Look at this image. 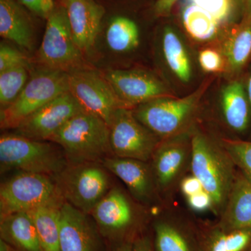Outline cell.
<instances>
[{"mask_svg":"<svg viewBox=\"0 0 251 251\" xmlns=\"http://www.w3.org/2000/svg\"><path fill=\"white\" fill-rule=\"evenodd\" d=\"M237 168L230 155L214 133L198 123L192 135L191 174L201 181L212 200L211 212L219 218L233 187Z\"/></svg>","mask_w":251,"mask_h":251,"instance_id":"obj_1","label":"cell"},{"mask_svg":"<svg viewBox=\"0 0 251 251\" xmlns=\"http://www.w3.org/2000/svg\"><path fill=\"white\" fill-rule=\"evenodd\" d=\"M211 82L182 98L165 97L153 99L133 109L135 117L160 140L187 133L199 123L201 102Z\"/></svg>","mask_w":251,"mask_h":251,"instance_id":"obj_2","label":"cell"},{"mask_svg":"<svg viewBox=\"0 0 251 251\" xmlns=\"http://www.w3.org/2000/svg\"><path fill=\"white\" fill-rule=\"evenodd\" d=\"M49 141L62 148L69 164L97 163L112 153L109 126L85 111L73 117Z\"/></svg>","mask_w":251,"mask_h":251,"instance_id":"obj_3","label":"cell"},{"mask_svg":"<svg viewBox=\"0 0 251 251\" xmlns=\"http://www.w3.org/2000/svg\"><path fill=\"white\" fill-rule=\"evenodd\" d=\"M1 173L19 170L52 176L69 165L65 154L51 144L18 134H4L0 138Z\"/></svg>","mask_w":251,"mask_h":251,"instance_id":"obj_4","label":"cell"},{"mask_svg":"<svg viewBox=\"0 0 251 251\" xmlns=\"http://www.w3.org/2000/svg\"><path fill=\"white\" fill-rule=\"evenodd\" d=\"M148 208L120 187H113L92 211L103 235L120 242H133L148 218Z\"/></svg>","mask_w":251,"mask_h":251,"instance_id":"obj_5","label":"cell"},{"mask_svg":"<svg viewBox=\"0 0 251 251\" xmlns=\"http://www.w3.org/2000/svg\"><path fill=\"white\" fill-rule=\"evenodd\" d=\"M194 128L162 140L150 161L157 189L166 205L175 202L181 181L191 173Z\"/></svg>","mask_w":251,"mask_h":251,"instance_id":"obj_6","label":"cell"},{"mask_svg":"<svg viewBox=\"0 0 251 251\" xmlns=\"http://www.w3.org/2000/svg\"><path fill=\"white\" fill-rule=\"evenodd\" d=\"M69 92V73L42 67L32 74L14 103L1 110V128H16L31 114Z\"/></svg>","mask_w":251,"mask_h":251,"instance_id":"obj_7","label":"cell"},{"mask_svg":"<svg viewBox=\"0 0 251 251\" xmlns=\"http://www.w3.org/2000/svg\"><path fill=\"white\" fill-rule=\"evenodd\" d=\"M82 52L73 36L65 7L54 8L47 18L45 32L38 50L42 67L67 73L87 69Z\"/></svg>","mask_w":251,"mask_h":251,"instance_id":"obj_8","label":"cell"},{"mask_svg":"<svg viewBox=\"0 0 251 251\" xmlns=\"http://www.w3.org/2000/svg\"><path fill=\"white\" fill-rule=\"evenodd\" d=\"M53 178L64 201L87 214L92 213L110 186L108 174L97 163L69 164Z\"/></svg>","mask_w":251,"mask_h":251,"instance_id":"obj_9","label":"cell"},{"mask_svg":"<svg viewBox=\"0 0 251 251\" xmlns=\"http://www.w3.org/2000/svg\"><path fill=\"white\" fill-rule=\"evenodd\" d=\"M64 201L54 180L46 175L22 172L0 188V215L29 212L36 208Z\"/></svg>","mask_w":251,"mask_h":251,"instance_id":"obj_10","label":"cell"},{"mask_svg":"<svg viewBox=\"0 0 251 251\" xmlns=\"http://www.w3.org/2000/svg\"><path fill=\"white\" fill-rule=\"evenodd\" d=\"M152 221L155 251H201L198 219L176 204L158 211Z\"/></svg>","mask_w":251,"mask_h":251,"instance_id":"obj_11","label":"cell"},{"mask_svg":"<svg viewBox=\"0 0 251 251\" xmlns=\"http://www.w3.org/2000/svg\"><path fill=\"white\" fill-rule=\"evenodd\" d=\"M109 128L112 152L120 158L149 162L161 142L135 117L133 109L117 110Z\"/></svg>","mask_w":251,"mask_h":251,"instance_id":"obj_12","label":"cell"},{"mask_svg":"<svg viewBox=\"0 0 251 251\" xmlns=\"http://www.w3.org/2000/svg\"><path fill=\"white\" fill-rule=\"evenodd\" d=\"M69 91L85 112L108 126L117 110L126 108L105 77L90 68L69 73Z\"/></svg>","mask_w":251,"mask_h":251,"instance_id":"obj_13","label":"cell"},{"mask_svg":"<svg viewBox=\"0 0 251 251\" xmlns=\"http://www.w3.org/2000/svg\"><path fill=\"white\" fill-rule=\"evenodd\" d=\"M104 77L128 108L133 109L161 97H175L163 80L147 71L110 69Z\"/></svg>","mask_w":251,"mask_h":251,"instance_id":"obj_14","label":"cell"},{"mask_svg":"<svg viewBox=\"0 0 251 251\" xmlns=\"http://www.w3.org/2000/svg\"><path fill=\"white\" fill-rule=\"evenodd\" d=\"M104 168L117 176L135 201L157 211L167 206L158 193L150 161L109 156L102 161Z\"/></svg>","mask_w":251,"mask_h":251,"instance_id":"obj_15","label":"cell"},{"mask_svg":"<svg viewBox=\"0 0 251 251\" xmlns=\"http://www.w3.org/2000/svg\"><path fill=\"white\" fill-rule=\"evenodd\" d=\"M85 111L70 92L63 94L23 120L16 134L30 139L49 140L73 117Z\"/></svg>","mask_w":251,"mask_h":251,"instance_id":"obj_16","label":"cell"},{"mask_svg":"<svg viewBox=\"0 0 251 251\" xmlns=\"http://www.w3.org/2000/svg\"><path fill=\"white\" fill-rule=\"evenodd\" d=\"M218 119L229 133L227 139H242L251 132V108L245 83L239 80L228 82L220 96Z\"/></svg>","mask_w":251,"mask_h":251,"instance_id":"obj_17","label":"cell"},{"mask_svg":"<svg viewBox=\"0 0 251 251\" xmlns=\"http://www.w3.org/2000/svg\"><path fill=\"white\" fill-rule=\"evenodd\" d=\"M60 251H99L97 229L87 214L64 201L59 214Z\"/></svg>","mask_w":251,"mask_h":251,"instance_id":"obj_18","label":"cell"},{"mask_svg":"<svg viewBox=\"0 0 251 251\" xmlns=\"http://www.w3.org/2000/svg\"><path fill=\"white\" fill-rule=\"evenodd\" d=\"M65 8L75 44L82 53L88 52L100 31L104 8L94 0H67Z\"/></svg>","mask_w":251,"mask_h":251,"instance_id":"obj_19","label":"cell"},{"mask_svg":"<svg viewBox=\"0 0 251 251\" xmlns=\"http://www.w3.org/2000/svg\"><path fill=\"white\" fill-rule=\"evenodd\" d=\"M219 43V50L226 60V73L239 75L251 57V18L243 17Z\"/></svg>","mask_w":251,"mask_h":251,"instance_id":"obj_20","label":"cell"},{"mask_svg":"<svg viewBox=\"0 0 251 251\" xmlns=\"http://www.w3.org/2000/svg\"><path fill=\"white\" fill-rule=\"evenodd\" d=\"M216 221L226 231L251 228V184L239 170L226 207Z\"/></svg>","mask_w":251,"mask_h":251,"instance_id":"obj_21","label":"cell"},{"mask_svg":"<svg viewBox=\"0 0 251 251\" xmlns=\"http://www.w3.org/2000/svg\"><path fill=\"white\" fill-rule=\"evenodd\" d=\"M0 34L26 50L34 49L30 18L14 0H0Z\"/></svg>","mask_w":251,"mask_h":251,"instance_id":"obj_22","label":"cell"},{"mask_svg":"<svg viewBox=\"0 0 251 251\" xmlns=\"http://www.w3.org/2000/svg\"><path fill=\"white\" fill-rule=\"evenodd\" d=\"M1 240L20 251H43L37 230L28 212H18L1 218Z\"/></svg>","mask_w":251,"mask_h":251,"instance_id":"obj_23","label":"cell"},{"mask_svg":"<svg viewBox=\"0 0 251 251\" xmlns=\"http://www.w3.org/2000/svg\"><path fill=\"white\" fill-rule=\"evenodd\" d=\"M161 48L167 67L173 75L181 82H189L192 77L191 59L184 42L173 28L163 30Z\"/></svg>","mask_w":251,"mask_h":251,"instance_id":"obj_24","label":"cell"},{"mask_svg":"<svg viewBox=\"0 0 251 251\" xmlns=\"http://www.w3.org/2000/svg\"><path fill=\"white\" fill-rule=\"evenodd\" d=\"M64 201L49 203L28 212L35 225L43 251H60L59 214Z\"/></svg>","mask_w":251,"mask_h":251,"instance_id":"obj_25","label":"cell"},{"mask_svg":"<svg viewBox=\"0 0 251 251\" xmlns=\"http://www.w3.org/2000/svg\"><path fill=\"white\" fill-rule=\"evenodd\" d=\"M105 40L114 52H129L139 46V28L133 20L118 16L113 18L109 24Z\"/></svg>","mask_w":251,"mask_h":251,"instance_id":"obj_26","label":"cell"},{"mask_svg":"<svg viewBox=\"0 0 251 251\" xmlns=\"http://www.w3.org/2000/svg\"><path fill=\"white\" fill-rule=\"evenodd\" d=\"M196 5L208 17L215 21L225 33L237 24L239 13L243 14L241 0H184Z\"/></svg>","mask_w":251,"mask_h":251,"instance_id":"obj_27","label":"cell"},{"mask_svg":"<svg viewBox=\"0 0 251 251\" xmlns=\"http://www.w3.org/2000/svg\"><path fill=\"white\" fill-rule=\"evenodd\" d=\"M27 69L18 67L0 73L1 110L14 103L25 87L28 81Z\"/></svg>","mask_w":251,"mask_h":251,"instance_id":"obj_28","label":"cell"},{"mask_svg":"<svg viewBox=\"0 0 251 251\" xmlns=\"http://www.w3.org/2000/svg\"><path fill=\"white\" fill-rule=\"evenodd\" d=\"M201 233V251H230L227 240V232L216 221L198 219Z\"/></svg>","mask_w":251,"mask_h":251,"instance_id":"obj_29","label":"cell"},{"mask_svg":"<svg viewBox=\"0 0 251 251\" xmlns=\"http://www.w3.org/2000/svg\"><path fill=\"white\" fill-rule=\"evenodd\" d=\"M220 139L233 160L237 169L251 184V140Z\"/></svg>","mask_w":251,"mask_h":251,"instance_id":"obj_30","label":"cell"},{"mask_svg":"<svg viewBox=\"0 0 251 251\" xmlns=\"http://www.w3.org/2000/svg\"><path fill=\"white\" fill-rule=\"evenodd\" d=\"M198 60L204 72L209 74L226 73V60L219 49L207 48L202 50L200 51Z\"/></svg>","mask_w":251,"mask_h":251,"instance_id":"obj_31","label":"cell"},{"mask_svg":"<svg viewBox=\"0 0 251 251\" xmlns=\"http://www.w3.org/2000/svg\"><path fill=\"white\" fill-rule=\"evenodd\" d=\"M29 60L17 49L1 43L0 46V73L18 67L28 68Z\"/></svg>","mask_w":251,"mask_h":251,"instance_id":"obj_32","label":"cell"},{"mask_svg":"<svg viewBox=\"0 0 251 251\" xmlns=\"http://www.w3.org/2000/svg\"><path fill=\"white\" fill-rule=\"evenodd\" d=\"M188 206L194 212H204L206 211H211L212 209V200L205 191H201L197 194L193 195L186 198Z\"/></svg>","mask_w":251,"mask_h":251,"instance_id":"obj_33","label":"cell"},{"mask_svg":"<svg viewBox=\"0 0 251 251\" xmlns=\"http://www.w3.org/2000/svg\"><path fill=\"white\" fill-rule=\"evenodd\" d=\"M18 1L42 17H49L54 9L53 0H18Z\"/></svg>","mask_w":251,"mask_h":251,"instance_id":"obj_34","label":"cell"},{"mask_svg":"<svg viewBox=\"0 0 251 251\" xmlns=\"http://www.w3.org/2000/svg\"><path fill=\"white\" fill-rule=\"evenodd\" d=\"M202 191H204V188L201 181L191 173L185 176L180 184L179 192L185 198L197 194Z\"/></svg>","mask_w":251,"mask_h":251,"instance_id":"obj_35","label":"cell"},{"mask_svg":"<svg viewBox=\"0 0 251 251\" xmlns=\"http://www.w3.org/2000/svg\"><path fill=\"white\" fill-rule=\"evenodd\" d=\"M133 251H155L152 241L149 236L140 234L133 240Z\"/></svg>","mask_w":251,"mask_h":251,"instance_id":"obj_36","label":"cell"},{"mask_svg":"<svg viewBox=\"0 0 251 251\" xmlns=\"http://www.w3.org/2000/svg\"><path fill=\"white\" fill-rule=\"evenodd\" d=\"M178 1L179 0H157L154 5L155 14L158 16H168Z\"/></svg>","mask_w":251,"mask_h":251,"instance_id":"obj_37","label":"cell"},{"mask_svg":"<svg viewBox=\"0 0 251 251\" xmlns=\"http://www.w3.org/2000/svg\"><path fill=\"white\" fill-rule=\"evenodd\" d=\"M243 9V17L251 18V0H241Z\"/></svg>","mask_w":251,"mask_h":251,"instance_id":"obj_38","label":"cell"},{"mask_svg":"<svg viewBox=\"0 0 251 251\" xmlns=\"http://www.w3.org/2000/svg\"><path fill=\"white\" fill-rule=\"evenodd\" d=\"M112 251H133V242L120 243Z\"/></svg>","mask_w":251,"mask_h":251,"instance_id":"obj_39","label":"cell"},{"mask_svg":"<svg viewBox=\"0 0 251 251\" xmlns=\"http://www.w3.org/2000/svg\"><path fill=\"white\" fill-rule=\"evenodd\" d=\"M244 83H245L246 89H247L248 97H249V102H250L251 108V69L249 74H248L247 80H246V82H244ZM249 140H251V128L250 132V139Z\"/></svg>","mask_w":251,"mask_h":251,"instance_id":"obj_40","label":"cell"},{"mask_svg":"<svg viewBox=\"0 0 251 251\" xmlns=\"http://www.w3.org/2000/svg\"><path fill=\"white\" fill-rule=\"evenodd\" d=\"M248 251H251V247H249V249H248Z\"/></svg>","mask_w":251,"mask_h":251,"instance_id":"obj_41","label":"cell"}]
</instances>
